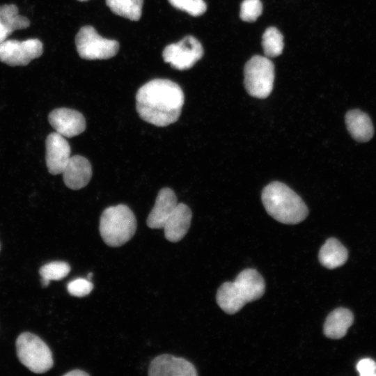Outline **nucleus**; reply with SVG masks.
Returning a JSON list of instances; mask_svg holds the SVG:
<instances>
[{"mask_svg":"<svg viewBox=\"0 0 376 376\" xmlns=\"http://www.w3.org/2000/svg\"><path fill=\"white\" fill-rule=\"evenodd\" d=\"M185 95L180 86L166 79H155L136 94V109L144 121L158 127L176 122L182 112Z\"/></svg>","mask_w":376,"mask_h":376,"instance_id":"f257e3e1","label":"nucleus"},{"mask_svg":"<svg viewBox=\"0 0 376 376\" xmlns=\"http://www.w3.org/2000/svg\"><path fill=\"white\" fill-rule=\"evenodd\" d=\"M265 283L254 269H245L233 282H225L218 289L216 300L219 306L228 314H234L247 303L260 298Z\"/></svg>","mask_w":376,"mask_h":376,"instance_id":"f03ea898","label":"nucleus"},{"mask_svg":"<svg viewBox=\"0 0 376 376\" xmlns=\"http://www.w3.org/2000/svg\"><path fill=\"white\" fill-rule=\"evenodd\" d=\"M262 201L267 212L283 224H299L308 213L302 199L282 182H273L267 185L262 192Z\"/></svg>","mask_w":376,"mask_h":376,"instance_id":"7ed1b4c3","label":"nucleus"},{"mask_svg":"<svg viewBox=\"0 0 376 376\" xmlns=\"http://www.w3.org/2000/svg\"><path fill=\"white\" fill-rule=\"evenodd\" d=\"M99 230L106 244L112 247L120 246L136 232L135 215L126 205L108 207L100 216Z\"/></svg>","mask_w":376,"mask_h":376,"instance_id":"20e7f679","label":"nucleus"},{"mask_svg":"<svg viewBox=\"0 0 376 376\" xmlns=\"http://www.w3.org/2000/svg\"><path fill=\"white\" fill-rule=\"evenodd\" d=\"M17 355L20 362L35 373H44L54 364L49 347L38 336L29 332L21 334L16 340Z\"/></svg>","mask_w":376,"mask_h":376,"instance_id":"39448f33","label":"nucleus"},{"mask_svg":"<svg viewBox=\"0 0 376 376\" xmlns=\"http://www.w3.org/2000/svg\"><path fill=\"white\" fill-rule=\"evenodd\" d=\"M274 81V65L265 56L251 57L244 68V84L252 97L265 98L271 93Z\"/></svg>","mask_w":376,"mask_h":376,"instance_id":"423d86ee","label":"nucleus"},{"mask_svg":"<svg viewBox=\"0 0 376 376\" xmlns=\"http://www.w3.org/2000/svg\"><path fill=\"white\" fill-rule=\"evenodd\" d=\"M75 45L79 56L86 60L108 59L116 56L119 49L116 40L102 38L91 26L79 29Z\"/></svg>","mask_w":376,"mask_h":376,"instance_id":"0eeeda50","label":"nucleus"},{"mask_svg":"<svg viewBox=\"0 0 376 376\" xmlns=\"http://www.w3.org/2000/svg\"><path fill=\"white\" fill-rule=\"evenodd\" d=\"M201 42L194 36H187L177 43L167 45L162 52L163 59L179 70L190 69L203 56Z\"/></svg>","mask_w":376,"mask_h":376,"instance_id":"6e6552de","label":"nucleus"},{"mask_svg":"<svg viewBox=\"0 0 376 376\" xmlns=\"http://www.w3.org/2000/svg\"><path fill=\"white\" fill-rule=\"evenodd\" d=\"M42 52V43L36 38L22 41L7 39L0 42V61L10 66L26 65Z\"/></svg>","mask_w":376,"mask_h":376,"instance_id":"1a4fd4ad","label":"nucleus"},{"mask_svg":"<svg viewBox=\"0 0 376 376\" xmlns=\"http://www.w3.org/2000/svg\"><path fill=\"white\" fill-rule=\"evenodd\" d=\"M49 123L56 132L64 137H73L86 129V120L82 113L68 108H58L50 112Z\"/></svg>","mask_w":376,"mask_h":376,"instance_id":"9d476101","label":"nucleus"},{"mask_svg":"<svg viewBox=\"0 0 376 376\" xmlns=\"http://www.w3.org/2000/svg\"><path fill=\"white\" fill-rule=\"evenodd\" d=\"M148 374L150 376H196L194 365L184 358L171 354L156 357L150 363Z\"/></svg>","mask_w":376,"mask_h":376,"instance_id":"9b49d317","label":"nucleus"},{"mask_svg":"<svg viewBox=\"0 0 376 376\" xmlns=\"http://www.w3.org/2000/svg\"><path fill=\"white\" fill-rule=\"evenodd\" d=\"M45 146L48 171L52 175L61 174L71 157L70 144L64 136L55 132L47 136Z\"/></svg>","mask_w":376,"mask_h":376,"instance_id":"f8f14e48","label":"nucleus"},{"mask_svg":"<svg viewBox=\"0 0 376 376\" xmlns=\"http://www.w3.org/2000/svg\"><path fill=\"white\" fill-rule=\"evenodd\" d=\"M65 185L77 190L86 186L92 177V166L83 156L70 157L62 173Z\"/></svg>","mask_w":376,"mask_h":376,"instance_id":"ddd939ff","label":"nucleus"},{"mask_svg":"<svg viewBox=\"0 0 376 376\" xmlns=\"http://www.w3.org/2000/svg\"><path fill=\"white\" fill-rule=\"evenodd\" d=\"M178 205L175 192L169 187L159 190L155 203L147 220V226L150 228H163L166 221Z\"/></svg>","mask_w":376,"mask_h":376,"instance_id":"4468645a","label":"nucleus"},{"mask_svg":"<svg viewBox=\"0 0 376 376\" xmlns=\"http://www.w3.org/2000/svg\"><path fill=\"white\" fill-rule=\"evenodd\" d=\"M191 217L190 208L184 203H178L163 227L166 239L171 242L181 240L190 227Z\"/></svg>","mask_w":376,"mask_h":376,"instance_id":"2eb2a0df","label":"nucleus"},{"mask_svg":"<svg viewBox=\"0 0 376 376\" xmlns=\"http://www.w3.org/2000/svg\"><path fill=\"white\" fill-rule=\"evenodd\" d=\"M353 320L354 315L349 309L338 308L327 317L324 324V334L331 339L341 338L347 334Z\"/></svg>","mask_w":376,"mask_h":376,"instance_id":"dca6fc26","label":"nucleus"},{"mask_svg":"<svg viewBox=\"0 0 376 376\" xmlns=\"http://www.w3.org/2000/svg\"><path fill=\"white\" fill-rule=\"evenodd\" d=\"M345 123L351 136L357 141L366 142L373 135L374 129L370 117L359 109L349 111L345 115Z\"/></svg>","mask_w":376,"mask_h":376,"instance_id":"f3484780","label":"nucleus"},{"mask_svg":"<svg viewBox=\"0 0 376 376\" xmlns=\"http://www.w3.org/2000/svg\"><path fill=\"white\" fill-rule=\"evenodd\" d=\"M29 24V20L19 14L15 5L0 6V42L7 40L14 31L26 29Z\"/></svg>","mask_w":376,"mask_h":376,"instance_id":"a211bd4d","label":"nucleus"},{"mask_svg":"<svg viewBox=\"0 0 376 376\" xmlns=\"http://www.w3.org/2000/svg\"><path fill=\"white\" fill-rule=\"evenodd\" d=\"M346 248L336 238L326 240L321 246L318 258L321 265L328 269H335L342 266L347 260Z\"/></svg>","mask_w":376,"mask_h":376,"instance_id":"6ab92c4d","label":"nucleus"},{"mask_svg":"<svg viewBox=\"0 0 376 376\" xmlns=\"http://www.w3.org/2000/svg\"><path fill=\"white\" fill-rule=\"evenodd\" d=\"M143 0H106L107 6L117 15L137 21L142 14Z\"/></svg>","mask_w":376,"mask_h":376,"instance_id":"aec40b11","label":"nucleus"},{"mask_svg":"<svg viewBox=\"0 0 376 376\" xmlns=\"http://www.w3.org/2000/svg\"><path fill=\"white\" fill-rule=\"evenodd\" d=\"M262 47L266 57L273 58L281 55L284 42L280 31L274 26L268 27L262 37Z\"/></svg>","mask_w":376,"mask_h":376,"instance_id":"412c9836","label":"nucleus"},{"mask_svg":"<svg viewBox=\"0 0 376 376\" xmlns=\"http://www.w3.org/2000/svg\"><path fill=\"white\" fill-rule=\"evenodd\" d=\"M70 271L68 263L63 261H54L42 266L39 273L42 278L48 281H58L65 278Z\"/></svg>","mask_w":376,"mask_h":376,"instance_id":"4be33fe9","label":"nucleus"},{"mask_svg":"<svg viewBox=\"0 0 376 376\" xmlns=\"http://www.w3.org/2000/svg\"><path fill=\"white\" fill-rule=\"evenodd\" d=\"M174 8L194 17L202 15L207 10L204 0H169Z\"/></svg>","mask_w":376,"mask_h":376,"instance_id":"5701e85b","label":"nucleus"},{"mask_svg":"<svg viewBox=\"0 0 376 376\" xmlns=\"http://www.w3.org/2000/svg\"><path fill=\"white\" fill-rule=\"evenodd\" d=\"M262 12L263 4L260 0H243L240 6V17L242 21L253 22Z\"/></svg>","mask_w":376,"mask_h":376,"instance_id":"b1692460","label":"nucleus"},{"mask_svg":"<svg viewBox=\"0 0 376 376\" xmlns=\"http://www.w3.org/2000/svg\"><path fill=\"white\" fill-rule=\"evenodd\" d=\"M67 289L71 295L81 297L92 291L93 284L88 279L79 278L70 281L67 285Z\"/></svg>","mask_w":376,"mask_h":376,"instance_id":"393cba45","label":"nucleus"},{"mask_svg":"<svg viewBox=\"0 0 376 376\" xmlns=\"http://www.w3.org/2000/svg\"><path fill=\"white\" fill-rule=\"evenodd\" d=\"M356 368L361 376H376V363L371 359H361Z\"/></svg>","mask_w":376,"mask_h":376,"instance_id":"a878e982","label":"nucleus"},{"mask_svg":"<svg viewBox=\"0 0 376 376\" xmlns=\"http://www.w3.org/2000/svg\"><path fill=\"white\" fill-rule=\"evenodd\" d=\"M65 376H88V373L81 370H73L64 375Z\"/></svg>","mask_w":376,"mask_h":376,"instance_id":"bb28decb","label":"nucleus"},{"mask_svg":"<svg viewBox=\"0 0 376 376\" xmlns=\"http://www.w3.org/2000/svg\"><path fill=\"white\" fill-rule=\"evenodd\" d=\"M49 282L50 281H48L46 279L42 278V279H41V283H42V285L43 287L47 286L49 285Z\"/></svg>","mask_w":376,"mask_h":376,"instance_id":"cd10ccee","label":"nucleus"},{"mask_svg":"<svg viewBox=\"0 0 376 376\" xmlns=\"http://www.w3.org/2000/svg\"><path fill=\"white\" fill-rule=\"evenodd\" d=\"M92 276H93V273H89V274H88V279L89 281H91Z\"/></svg>","mask_w":376,"mask_h":376,"instance_id":"c85d7f7f","label":"nucleus"},{"mask_svg":"<svg viewBox=\"0 0 376 376\" xmlns=\"http://www.w3.org/2000/svg\"><path fill=\"white\" fill-rule=\"evenodd\" d=\"M78 1H86L88 0H78Z\"/></svg>","mask_w":376,"mask_h":376,"instance_id":"c756f323","label":"nucleus"}]
</instances>
